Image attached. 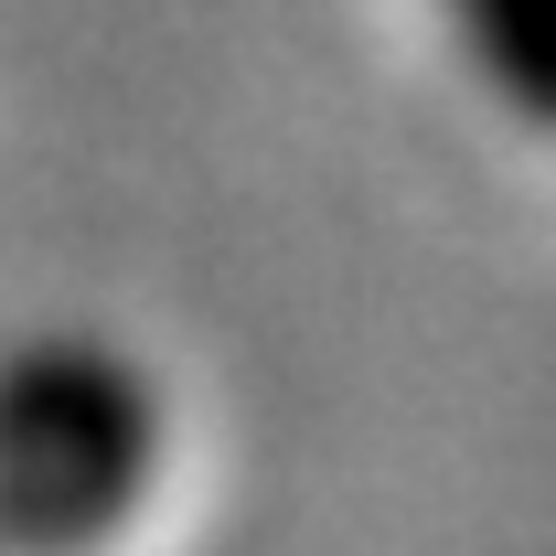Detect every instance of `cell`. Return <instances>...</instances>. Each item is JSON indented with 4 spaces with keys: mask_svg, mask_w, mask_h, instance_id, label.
<instances>
[{
    "mask_svg": "<svg viewBox=\"0 0 556 556\" xmlns=\"http://www.w3.org/2000/svg\"><path fill=\"white\" fill-rule=\"evenodd\" d=\"M439 33L503 118L556 139V0H439Z\"/></svg>",
    "mask_w": 556,
    "mask_h": 556,
    "instance_id": "2",
    "label": "cell"
},
{
    "mask_svg": "<svg viewBox=\"0 0 556 556\" xmlns=\"http://www.w3.org/2000/svg\"><path fill=\"white\" fill-rule=\"evenodd\" d=\"M161 471V407L108 343H22L0 364V546L86 556Z\"/></svg>",
    "mask_w": 556,
    "mask_h": 556,
    "instance_id": "1",
    "label": "cell"
}]
</instances>
